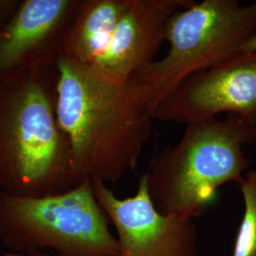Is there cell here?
<instances>
[{
    "mask_svg": "<svg viewBox=\"0 0 256 256\" xmlns=\"http://www.w3.org/2000/svg\"><path fill=\"white\" fill-rule=\"evenodd\" d=\"M57 117L79 178L115 183L134 171L149 142L153 113L133 84L110 82L59 55Z\"/></svg>",
    "mask_w": 256,
    "mask_h": 256,
    "instance_id": "obj_1",
    "label": "cell"
},
{
    "mask_svg": "<svg viewBox=\"0 0 256 256\" xmlns=\"http://www.w3.org/2000/svg\"><path fill=\"white\" fill-rule=\"evenodd\" d=\"M57 61L0 81V191L40 198L82 182L57 117Z\"/></svg>",
    "mask_w": 256,
    "mask_h": 256,
    "instance_id": "obj_2",
    "label": "cell"
},
{
    "mask_svg": "<svg viewBox=\"0 0 256 256\" xmlns=\"http://www.w3.org/2000/svg\"><path fill=\"white\" fill-rule=\"evenodd\" d=\"M256 142V124L236 115L186 124L178 142L160 151L144 172L156 209L200 218L222 185L244 178L250 160L243 147Z\"/></svg>",
    "mask_w": 256,
    "mask_h": 256,
    "instance_id": "obj_3",
    "label": "cell"
},
{
    "mask_svg": "<svg viewBox=\"0 0 256 256\" xmlns=\"http://www.w3.org/2000/svg\"><path fill=\"white\" fill-rule=\"evenodd\" d=\"M256 34V1H196L170 20L167 54L129 81L154 116L158 106L185 80L241 52L244 43Z\"/></svg>",
    "mask_w": 256,
    "mask_h": 256,
    "instance_id": "obj_4",
    "label": "cell"
},
{
    "mask_svg": "<svg viewBox=\"0 0 256 256\" xmlns=\"http://www.w3.org/2000/svg\"><path fill=\"white\" fill-rule=\"evenodd\" d=\"M110 223L92 180L40 198L0 191V243L16 252L50 248L60 256H120Z\"/></svg>",
    "mask_w": 256,
    "mask_h": 256,
    "instance_id": "obj_5",
    "label": "cell"
},
{
    "mask_svg": "<svg viewBox=\"0 0 256 256\" xmlns=\"http://www.w3.org/2000/svg\"><path fill=\"white\" fill-rule=\"evenodd\" d=\"M223 113L256 124V50L239 52L192 75L158 106L153 117L189 124Z\"/></svg>",
    "mask_w": 256,
    "mask_h": 256,
    "instance_id": "obj_6",
    "label": "cell"
},
{
    "mask_svg": "<svg viewBox=\"0 0 256 256\" xmlns=\"http://www.w3.org/2000/svg\"><path fill=\"white\" fill-rule=\"evenodd\" d=\"M92 184L97 200L117 232L120 256H198L194 221L156 210L144 173L134 196L126 198H118L101 180H92Z\"/></svg>",
    "mask_w": 256,
    "mask_h": 256,
    "instance_id": "obj_7",
    "label": "cell"
},
{
    "mask_svg": "<svg viewBox=\"0 0 256 256\" xmlns=\"http://www.w3.org/2000/svg\"><path fill=\"white\" fill-rule=\"evenodd\" d=\"M194 2L126 0L110 45L88 68L110 82L126 84L140 70L155 61L174 14Z\"/></svg>",
    "mask_w": 256,
    "mask_h": 256,
    "instance_id": "obj_8",
    "label": "cell"
},
{
    "mask_svg": "<svg viewBox=\"0 0 256 256\" xmlns=\"http://www.w3.org/2000/svg\"><path fill=\"white\" fill-rule=\"evenodd\" d=\"M79 0H22L0 28V81L56 62Z\"/></svg>",
    "mask_w": 256,
    "mask_h": 256,
    "instance_id": "obj_9",
    "label": "cell"
},
{
    "mask_svg": "<svg viewBox=\"0 0 256 256\" xmlns=\"http://www.w3.org/2000/svg\"><path fill=\"white\" fill-rule=\"evenodd\" d=\"M126 0H79L61 54L90 68L110 45Z\"/></svg>",
    "mask_w": 256,
    "mask_h": 256,
    "instance_id": "obj_10",
    "label": "cell"
},
{
    "mask_svg": "<svg viewBox=\"0 0 256 256\" xmlns=\"http://www.w3.org/2000/svg\"><path fill=\"white\" fill-rule=\"evenodd\" d=\"M244 214L232 256H256V171H250L239 183Z\"/></svg>",
    "mask_w": 256,
    "mask_h": 256,
    "instance_id": "obj_11",
    "label": "cell"
},
{
    "mask_svg": "<svg viewBox=\"0 0 256 256\" xmlns=\"http://www.w3.org/2000/svg\"><path fill=\"white\" fill-rule=\"evenodd\" d=\"M22 0H0V28L16 12Z\"/></svg>",
    "mask_w": 256,
    "mask_h": 256,
    "instance_id": "obj_12",
    "label": "cell"
},
{
    "mask_svg": "<svg viewBox=\"0 0 256 256\" xmlns=\"http://www.w3.org/2000/svg\"><path fill=\"white\" fill-rule=\"evenodd\" d=\"M256 50V34L250 37L241 48V52H252Z\"/></svg>",
    "mask_w": 256,
    "mask_h": 256,
    "instance_id": "obj_13",
    "label": "cell"
},
{
    "mask_svg": "<svg viewBox=\"0 0 256 256\" xmlns=\"http://www.w3.org/2000/svg\"><path fill=\"white\" fill-rule=\"evenodd\" d=\"M3 256H52L48 254H6Z\"/></svg>",
    "mask_w": 256,
    "mask_h": 256,
    "instance_id": "obj_14",
    "label": "cell"
}]
</instances>
